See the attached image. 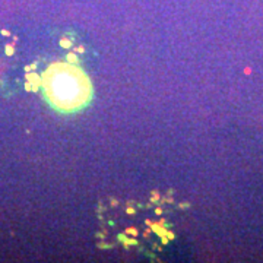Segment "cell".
<instances>
[{"instance_id":"6da1fadb","label":"cell","mask_w":263,"mask_h":263,"mask_svg":"<svg viewBox=\"0 0 263 263\" xmlns=\"http://www.w3.org/2000/svg\"><path fill=\"white\" fill-rule=\"evenodd\" d=\"M79 69L73 66L56 63L48 69V73L42 76V86L46 89L50 101L60 110L72 111L77 107H82L83 102L89 100L79 92L89 95V89H82V85L77 83L83 73L77 72Z\"/></svg>"},{"instance_id":"7a4b0ae2","label":"cell","mask_w":263,"mask_h":263,"mask_svg":"<svg viewBox=\"0 0 263 263\" xmlns=\"http://www.w3.org/2000/svg\"><path fill=\"white\" fill-rule=\"evenodd\" d=\"M66 59H67V62H69L70 64H76V63H77V57H76V54H75V53H69Z\"/></svg>"},{"instance_id":"3957f363","label":"cell","mask_w":263,"mask_h":263,"mask_svg":"<svg viewBox=\"0 0 263 263\" xmlns=\"http://www.w3.org/2000/svg\"><path fill=\"white\" fill-rule=\"evenodd\" d=\"M60 46L64 47V48H69V47H72V41L67 40V38H63V40L60 41Z\"/></svg>"},{"instance_id":"277c9868","label":"cell","mask_w":263,"mask_h":263,"mask_svg":"<svg viewBox=\"0 0 263 263\" xmlns=\"http://www.w3.org/2000/svg\"><path fill=\"white\" fill-rule=\"evenodd\" d=\"M126 234L136 237V235H137V230H136V228H133V227H130V228H127V230H126Z\"/></svg>"},{"instance_id":"5b68a950","label":"cell","mask_w":263,"mask_h":263,"mask_svg":"<svg viewBox=\"0 0 263 263\" xmlns=\"http://www.w3.org/2000/svg\"><path fill=\"white\" fill-rule=\"evenodd\" d=\"M123 244L127 247V246H133V244H137V243H136V240H135V238H126V240L123 241Z\"/></svg>"},{"instance_id":"8992f818","label":"cell","mask_w":263,"mask_h":263,"mask_svg":"<svg viewBox=\"0 0 263 263\" xmlns=\"http://www.w3.org/2000/svg\"><path fill=\"white\" fill-rule=\"evenodd\" d=\"M151 200H152V202H158L159 200V195H158V191L156 190L152 191V197H151Z\"/></svg>"},{"instance_id":"52a82bcc","label":"cell","mask_w":263,"mask_h":263,"mask_svg":"<svg viewBox=\"0 0 263 263\" xmlns=\"http://www.w3.org/2000/svg\"><path fill=\"white\" fill-rule=\"evenodd\" d=\"M167 237L170 238V240H174V238H176V234H174L172 231H167Z\"/></svg>"},{"instance_id":"ba28073f","label":"cell","mask_w":263,"mask_h":263,"mask_svg":"<svg viewBox=\"0 0 263 263\" xmlns=\"http://www.w3.org/2000/svg\"><path fill=\"white\" fill-rule=\"evenodd\" d=\"M75 51H76V53H83V51H85V48H83V47L82 46H77V47H75Z\"/></svg>"},{"instance_id":"9c48e42d","label":"cell","mask_w":263,"mask_h":263,"mask_svg":"<svg viewBox=\"0 0 263 263\" xmlns=\"http://www.w3.org/2000/svg\"><path fill=\"white\" fill-rule=\"evenodd\" d=\"M126 212H127V213H129V215H133V213H135V212H136V211H135V209H133V208H132V206H129V208H127V209H126Z\"/></svg>"},{"instance_id":"30bf717a","label":"cell","mask_w":263,"mask_h":263,"mask_svg":"<svg viewBox=\"0 0 263 263\" xmlns=\"http://www.w3.org/2000/svg\"><path fill=\"white\" fill-rule=\"evenodd\" d=\"M161 240H162V244H168V241H170V238H168L167 235H162V237H161Z\"/></svg>"},{"instance_id":"8fae6325","label":"cell","mask_w":263,"mask_h":263,"mask_svg":"<svg viewBox=\"0 0 263 263\" xmlns=\"http://www.w3.org/2000/svg\"><path fill=\"white\" fill-rule=\"evenodd\" d=\"M156 225H159V227H164V225H165V219H164V218H162V219H159L158 222H156Z\"/></svg>"},{"instance_id":"7c38bea8","label":"cell","mask_w":263,"mask_h":263,"mask_svg":"<svg viewBox=\"0 0 263 263\" xmlns=\"http://www.w3.org/2000/svg\"><path fill=\"white\" fill-rule=\"evenodd\" d=\"M6 51H7V54H12V53H13V48H12V46L7 47V50H6Z\"/></svg>"},{"instance_id":"4fadbf2b","label":"cell","mask_w":263,"mask_h":263,"mask_svg":"<svg viewBox=\"0 0 263 263\" xmlns=\"http://www.w3.org/2000/svg\"><path fill=\"white\" fill-rule=\"evenodd\" d=\"M155 213H156V215H161V213H162V209H161V208H156V209H155Z\"/></svg>"},{"instance_id":"5bb4252c","label":"cell","mask_w":263,"mask_h":263,"mask_svg":"<svg viewBox=\"0 0 263 263\" xmlns=\"http://www.w3.org/2000/svg\"><path fill=\"white\" fill-rule=\"evenodd\" d=\"M117 203H118V202H117L116 199H113V200H111V205H113V206H117Z\"/></svg>"},{"instance_id":"9a60e30c","label":"cell","mask_w":263,"mask_h":263,"mask_svg":"<svg viewBox=\"0 0 263 263\" xmlns=\"http://www.w3.org/2000/svg\"><path fill=\"white\" fill-rule=\"evenodd\" d=\"M189 206V203H180V208H187Z\"/></svg>"}]
</instances>
